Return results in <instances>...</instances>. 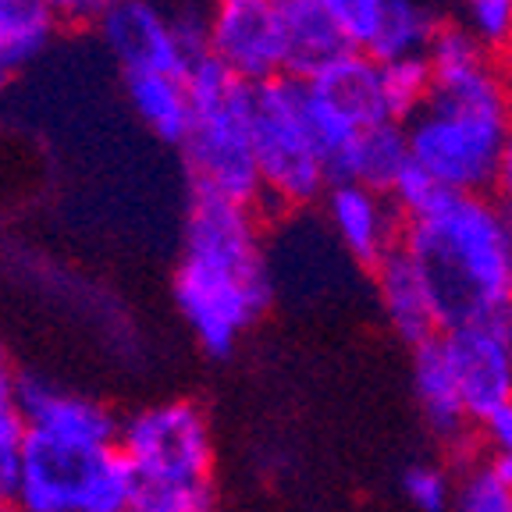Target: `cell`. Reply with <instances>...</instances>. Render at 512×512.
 Returning a JSON list of instances; mask_svg holds the SVG:
<instances>
[{"label":"cell","mask_w":512,"mask_h":512,"mask_svg":"<svg viewBox=\"0 0 512 512\" xmlns=\"http://www.w3.org/2000/svg\"><path fill=\"white\" fill-rule=\"evenodd\" d=\"M427 61L431 100L406 125L413 164L445 192L484 196L512 139V93L502 64L463 22L441 25Z\"/></svg>","instance_id":"6da1fadb"},{"label":"cell","mask_w":512,"mask_h":512,"mask_svg":"<svg viewBox=\"0 0 512 512\" xmlns=\"http://www.w3.org/2000/svg\"><path fill=\"white\" fill-rule=\"evenodd\" d=\"M171 292L203 352H235L274 296L260 210L192 196Z\"/></svg>","instance_id":"7a4b0ae2"},{"label":"cell","mask_w":512,"mask_h":512,"mask_svg":"<svg viewBox=\"0 0 512 512\" xmlns=\"http://www.w3.org/2000/svg\"><path fill=\"white\" fill-rule=\"evenodd\" d=\"M402 249L424 271L445 331L512 328V224L491 196L445 192L427 214L409 217Z\"/></svg>","instance_id":"3957f363"},{"label":"cell","mask_w":512,"mask_h":512,"mask_svg":"<svg viewBox=\"0 0 512 512\" xmlns=\"http://www.w3.org/2000/svg\"><path fill=\"white\" fill-rule=\"evenodd\" d=\"M192 93V128L182 150L192 196L235 207H264V182L253 150V86L235 79L214 57L185 72Z\"/></svg>","instance_id":"277c9868"},{"label":"cell","mask_w":512,"mask_h":512,"mask_svg":"<svg viewBox=\"0 0 512 512\" xmlns=\"http://www.w3.org/2000/svg\"><path fill=\"white\" fill-rule=\"evenodd\" d=\"M121 456L139 480L143 512L214 509V434L192 399H168L121 420Z\"/></svg>","instance_id":"5b68a950"},{"label":"cell","mask_w":512,"mask_h":512,"mask_svg":"<svg viewBox=\"0 0 512 512\" xmlns=\"http://www.w3.org/2000/svg\"><path fill=\"white\" fill-rule=\"evenodd\" d=\"M18 512H136L139 480L118 445L29 431Z\"/></svg>","instance_id":"8992f818"},{"label":"cell","mask_w":512,"mask_h":512,"mask_svg":"<svg viewBox=\"0 0 512 512\" xmlns=\"http://www.w3.org/2000/svg\"><path fill=\"white\" fill-rule=\"evenodd\" d=\"M253 150L264 182V207L299 210L331 189L328 168L306 114V82L281 75L253 86Z\"/></svg>","instance_id":"52a82bcc"},{"label":"cell","mask_w":512,"mask_h":512,"mask_svg":"<svg viewBox=\"0 0 512 512\" xmlns=\"http://www.w3.org/2000/svg\"><path fill=\"white\" fill-rule=\"evenodd\" d=\"M207 54L246 86L288 75L285 11L271 0H214Z\"/></svg>","instance_id":"ba28073f"},{"label":"cell","mask_w":512,"mask_h":512,"mask_svg":"<svg viewBox=\"0 0 512 512\" xmlns=\"http://www.w3.org/2000/svg\"><path fill=\"white\" fill-rule=\"evenodd\" d=\"M441 345L456 370L459 392L473 424H484L512 402V328L466 324L441 331Z\"/></svg>","instance_id":"9c48e42d"},{"label":"cell","mask_w":512,"mask_h":512,"mask_svg":"<svg viewBox=\"0 0 512 512\" xmlns=\"http://www.w3.org/2000/svg\"><path fill=\"white\" fill-rule=\"evenodd\" d=\"M104 47L121 64V72H178L192 68V57L178 43L160 0H107L96 18Z\"/></svg>","instance_id":"30bf717a"},{"label":"cell","mask_w":512,"mask_h":512,"mask_svg":"<svg viewBox=\"0 0 512 512\" xmlns=\"http://www.w3.org/2000/svg\"><path fill=\"white\" fill-rule=\"evenodd\" d=\"M324 214L338 246L360 267H377L402 246L406 217L388 192H377L363 182H338L324 192Z\"/></svg>","instance_id":"8fae6325"},{"label":"cell","mask_w":512,"mask_h":512,"mask_svg":"<svg viewBox=\"0 0 512 512\" xmlns=\"http://www.w3.org/2000/svg\"><path fill=\"white\" fill-rule=\"evenodd\" d=\"M15 413L29 424L32 434H47V438L118 445L121 434V420L111 406H104L93 395L72 392L43 374L18 377Z\"/></svg>","instance_id":"7c38bea8"},{"label":"cell","mask_w":512,"mask_h":512,"mask_svg":"<svg viewBox=\"0 0 512 512\" xmlns=\"http://www.w3.org/2000/svg\"><path fill=\"white\" fill-rule=\"evenodd\" d=\"M374 285L377 303H381V313L388 320V328L395 331V338L420 349V345L434 342L445 331L424 271L402 246L374 271Z\"/></svg>","instance_id":"4fadbf2b"},{"label":"cell","mask_w":512,"mask_h":512,"mask_svg":"<svg viewBox=\"0 0 512 512\" xmlns=\"http://www.w3.org/2000/svg\"><path fill=\"white\" fill-rule=\"evenodd\" d=\"M413 395L427 427L441 441H448V445L466 441V431L473 427V420L463 402V392H459L456 370H452L445 345H441V335L434 342L413 349Z\"/></svg>","instance_id":"5bb4252c"},{"label":"cell","mask_w":512,"mask_h":512,"mask_svg":"<svg viewBox=\"0 0 512 512\" xmlns=\"http://www.w3.org/2000/svg\"><path fill=\"white\" fill-rule=\"evenodd\" d=\"M306 89L320 100H328L331 107L345 111L349 118H356L363 128H374L388 118L384 107V89H381V61H374L363 50H345L342 57L320 68L317 75L303 79Z\"/></svg>","instance_id":"9a60e30c"},{"label":"cell","mask_w":512,"mask_h":512,"mask_svg":"<svg viewBox=\"0 0 512 512\" xmlns=\"http://www.w3.org/2000/svg\"><path fill=\"white\" fill-rule=\"evenodd\" d=\"M125 96L136 118L153 136L182 146L192 128V93L178 72H132L125 75Z\"/></svg>","instance_id":"2e32d148"},{"label":"cell","mask_w":512,"mask_h":512,"mask_svg":"<svg viewBox=\"0 0 512 512\" xmlns=\"http://www.w3.org/2000/svg\"><path fill=\"white\" fill-rule=\"evenodd\" d=\"M57 29L61 18L43 0H0V89L47 54Z\"/></svg>","instance_id":"e0dca14e"},{"label":"cell","mask_w":512,"mask_h":512,"mask_svg":"<svg viewBox=\"0 0 512 512\" xmlns=\"http://www.w3.org/2000/svg\"><path fill=\"white\" fill-rule=\"evenodd\" d=\"M285 32H288V75L310 79L320 68H328L335 57L349 50L342 32L320 8V0H296L285 8Z\"/></svg>","instance_id":"ac0fdd59"},{"label":"cell","mask_w":512,"mask_h":512,"mask_svg":"<svg viewBox=\"0 0 512 512\" xmlns=\"http://www.w3.org/2000/svg\"><path fill=\"white\" fill-rule=\"evenodd\" d=\"M441 25L445 22L424 0H392L367 54L381 64L402 61V57H427Z\"/></svg>","instance_id":"d6986e66"},{"label":"cell","mask_w":512,"mask_h":512,"mask_svg":"<svg viewBox=\"0 0 512 512\" xmlns=\"http://www.w3.org/2000/svg\"><path fill=\"white\" fill-rule=\"evenodd\" d=\"M409 164H413V153H409L406 125H399V121H381V125L363 132L352 182H363L377 192H392V185L399 182V175Z\"/></svg>","instance_id":"ffe728a7"},{"label":"cell","mask_w":512,"mask_h":512,"mask_svg":"<svg viewBox=\"0 0 512 512\" xmlns=\"http://www.w3.org/2000/svg\"><path fill=\"white\" fill-rule=\"evenodd\" d=\"M381 89L388 118L409 125L416 114L424 111L434 89V72L427 57H402V61L381 64Z\"/></svg>","instance_id":"44dd1931"},{"label":"cell","mask_w":512,"mask_h":512,"mask_svg":"<svg viewBox=\"0 0 512 512\" xmlns=\"http://www.w3.org/2000/svg\"><path fill=\"white\" fill-rule=\"evenodd\" d=\"M25 459H29V424L15 409L0 413V512H11L18 505Z\"/></svg>","instance_id":"7402d4cb"},{"label":"cell","mask_w":512,"mask_h":512,"mask_svg":"<svg viewBox=\"0 0 512 512\" xmlns=\"http://www.w3.org/2000/svg\"><path fill=\"white\" fill-rule=\"evenodd\" d=\"M388 4L392 0H320V8L328 11V18L342 32V40L349 43V50H363V54L374 43Z\"/></svg>","instance_id":"603a6c76"},{"label":"cell","mask_w":512,"mask_h":512,"mask_svg":"<svg viewBox=\"0 0 512 512\" xmlns=\"http://www.w3.org/2000/svg\"><path fill=\"white\" fill-rule=\"evenodd\" d=\"M456 512H512V484L491 463H473L456 484Z\"/></svg>","instance_id":"cb8c5ba5"},{"label":"cell","mask_w":512,"mask_h":512,"mask_svg":"<svg viewBox=\"0 0 512 512\" xmlns=\"http://www.w3.org/2000/svg\"><path fill=\"white\" fill-rule=\"evenodd\" d=\"M402 491H406L409 505L416 512H448L456 509V484L441 466L420 463L409 466L406 477H402Z\"/></svg>","instance_id":"d4e9b609"},{"label":"cell","mask_w":512,"mask_h":512,"mask_svg":"<svg viewBox=\"0 0 512 512\" xmlns=\"http://www.w3.org/2000/svg\"><path fill=\"white\" fill-rule=\"evenodd\" d=\"M463 25L488 50H505L512 40V0H463Z\"/></svg>","instance_id":"484cf974"},{"label":"cell","mask_w":512,"mask_h":512,"mask_svg":"<svg viewBox=\"0 0 512 512\" xmlns=\"http://www.w3.org/2000/svg\"><path fill=\"white\" fill-rule=\"evenodd\" d=\"M388 196H392V203L402 210V217L409 221V217L427 214V210H431L434 203L445 196V189H441V185L434 182V178L427 175L420 164H409V168L399 175V182L392 185V192H388Z\"/></svg>","instance_id":"4316f807"},{"label":"cell","mask_w":512,"mask_h":512,"mask_svg":"<svg viewBox=\"0 0 512 512\" xmlns=\"http://www.w3.org/2000/svg\"><path fill=\"white\" fill-rule=\"evenodd\" d=\"M480 434L488 441V463L495 466V473L502 480L512 484V402L502 406L495 416H488L484 424H480Z\"/></svg>","instance_id":"83f0119b"},{"label":"cell","mask_w":512,"mask_h":512,"mask_svg":"<svg viewBox=\"0 0 512 512\" xmlns=\"http://www.w3.org/2000/svg\"><path fill=\"white\" fill-rule=\"evenodd\" d=\"M43 4L61 18V25H93L107 8V0H43Z\"/></svg>","instance_id":"f1b7e54d"},{"label":"cell","mask_w":512,"mask_h":512,"mask_svg":"<svg viewBox=\"0 0 512 512\" xmlns=\"http://www.w3.org/2000/svg\"><path fill=\"white\" fill-rule=\"evenodd\" d=\"M491 200L498 203V210L505 214V221L512 224V139H509V146H505L502 164H498L495 185H491Z\"/></svg>","instance_id":"f546056e"},{"label":"cell","mask_w":512,"mask_h":512,"mask_svg":"<svg viewBox=\"0 0 512 512\" xmlns=\"http://www.w3.org/2000/svg\"><path fill=\"white\" fill-rule=\"evenodd\" d=\"M18 377H22V374L15 370L8 349H4V342H0V413H11V409H15Z\"/></svg>","instance_id":"4dcf8cb0"},{"label":"cell","mask_w":512,"mask_h":512,"mask_svg":"<svg viewBox=\"0 0 512 512\" xmlns=\"http://www.w3.org/2000/svg\"><path fill=\"white\" fill-rule=\"evenodd\" d=\"M502 72H505V82H509V93H512V40H509V47L502 50Z\"/></svg>","instance_id":"1f68e13d"},{"label":"cell","mask_w":512,"mask_h":512,"mask_svg":"<svg viewBox=\"0 0 512 512\" xmlns=\"http://www.w3.org/2000/svg\"><path fill=\"white\" fill-rule=\"evenodd\" d=\"M271 4H274V8H281V11H285L288 4H296V0H271Z\"/></svg>","instance_id":"d6a6232c"},{"label":"cell","mask_w":512,"mask_h":512,"mask_svg":"<svg viewBox=\"0 0 512 512\" xmlns=\"http://www.w3.org/2000/svg\"><path fill=\"white\" fill-rule=\"evenodd\" d=\"M136 512H143V509H136Z\"/></svg>","instance_id":"836d02e7"},{"label":"cell","mask_w":512,"mask_h":512,"mask_svg":"<svg viewBox=\"0 0 512 512\" xmlns=\"http://www.w3.org/2000/svg\"><path fill=\"white\" fill-rule=\"evenodd\" d=\"M11 512H18V509H11Z\"/></svg>","instance_id":"e575fe53"}]
</instances>
